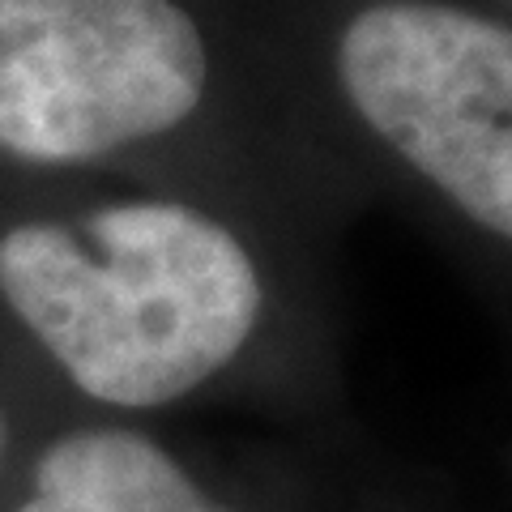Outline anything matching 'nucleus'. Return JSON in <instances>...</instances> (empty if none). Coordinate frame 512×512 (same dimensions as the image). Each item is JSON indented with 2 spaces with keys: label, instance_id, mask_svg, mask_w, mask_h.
Listing matches in <instances>:
<instances>
[{
  "label": "nucleus",
  "instance_id": "nucleus-5",
  "mask_svg": "<svg viewBox=\"0 0 512 512\" xmlns=\"http://www.w3.org/2000/svg\"><path fill=\"white\" fill-rule=\"evenodd\" d=\"M5 444H9V423H5V410H0V461H5Z\"/></svg>",
  "mask_w": 512,
  "mask_h": 512
},
{
  "label": "nucleus",
  "instance_id": "nucleus-2",
  "mask_svg": "<svg viewBox=\"0 0 512 512\" xmlns=\"http://www.w3.org/2000/svg\"><path fill=\"white\" fill-rule=\"evenodd\" d=\"M210 52L175 0H0V154L77 167L180 128Z\"/></svg>",
  "mask_w": 512,
  "mask_h": 512
},
{
  "label": "nucleus",
  "instance_id": "nucleus-3",
  "mask_svg": "<svg viewBox=\"0 0 512 512\" xmlns=\"http://www.w3.org/2000/svg\"><path fill=\"white\" fill-rule=\"evenodd\" d=\"M338 77L414 171L512 239V26L436 0H380L346 22Z\"/></svg>",
  "mask_w": 512,
  "mask_h": 512
},
{
  "label": "nucleus",
  "instance_id": "nucleus-4",
  "mask_svg": "<svg viewBox=\"0 0 512 512\" xmlns=\"http://www.w3.org/2000/svg\"><path fill=\"white\" fill-rule=\"evenodd\" d=\"M18 512H227L141 431L90 427L52 440Z\"/></svg>",
  "mask_w": 512,
  "mask_h": 512
},
{
  "label": "nucleus",
  "instance_id": "nucleus-1",
  "mask_svg": "<svg viewBox=\"0 0 512 512\" xmlns=\"http://www.w3.org/2000/svg\"><path fill=\"white\" fill-rule=\"evenodd\" d=\"M0 303L86 397L150 410L248 346L261 278L218 218L141 197L5 227Z\"/></svg>",
  "mask_w": 512,
  "mask_h": 512
}]
</instances>
